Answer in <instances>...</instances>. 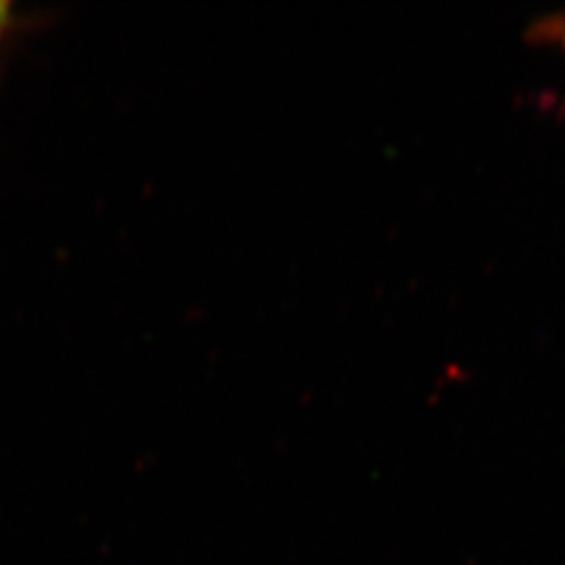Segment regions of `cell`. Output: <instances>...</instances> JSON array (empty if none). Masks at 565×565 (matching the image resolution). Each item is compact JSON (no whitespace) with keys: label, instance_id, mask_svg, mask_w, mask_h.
Wrapping results in <instances>:
<instances>
[{"label":"cell","instance_id":"6da1fadb","mask_svg":"<svg viewBox=\"0 0 565 565\" xmlns=\"http://www.w3.org/2000/svg\"><path fill=\"white\" fill-rule=\"evenodd\" d=\"M11 21H13V7H11V2H2L0 0V39L7 32V28L11 25Z\"/></svg>","mask_w":565,"mask_h":565},{"label":"cell","instance_id":"7a4b0ae2","mask_svg":"<svg viewBox=\"0 0 565 565\" xmlns=\"http://www.w3.org/2000/svg\"><path fill=\"white\" fill-rule=\"evenodd\" d=\"M564 39H565V30H564Z\"/></svg>","mask_w":565,"mask_h":565}]
</instances>
